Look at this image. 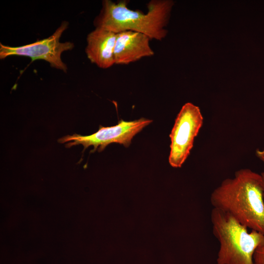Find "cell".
I'll return each mask as SVG.
<instances>
[{
    "label": "cell",
    "instance_id": "5",
    "mask_svg": "<svg viewBox=\"0 0 264 264\" xmlns=\"http://www.w3.org/2000/svg\"><path fill=\"white\" fill-rule=\"evenodd\" d=\"M152 122V120L145 118L130 121L121 120L115 126H100L97 132L91 135H68L59 139L58 141L60 143H67L66 145L67 148L81 144L85 149L92 146L93 149L91 152L96 150L99 152H102L108 145L112 143L128 147L133 137Z\"/></svg>",
    "mask_w": 264,
    "mask_h": 264
},
{
    "label": "cell",
    "instance_id": "11",
    "mask_svg": "<svg viewBox=\"0 0 264 264\" xmlns=\"http://www.w3.org/2000/svg\"><path fill=\"white\" fill-rule=\"evenodd\" d=\"M261 175L263 179V185H264V172L261 173Z\"/></svg>",
    "mask_w": 264,
    "mask_h": 264
},
{
    "label": "cell",
    "instance_id": "3",
    "mask_svg": "<svg viewBox=\"0 0 264 264\" xmlns=\"http://www.w3.org/2000/svg\"><path fill=\"white\" fill-rule=\"evenodd\" d=\"M213 233L220 242L217 264H254L256 249L264 242V234L248 231L229 214L216 208L211 213Z\"/></svg>",
    "mask_w": 264,
    "mask_h": 264
},
{
    "label": "cell",
    "instance_id": "6",
    "mask_svg": "<svg viewBox=\"0 0 264 264\" xmlns=\"http://www.w3.org/2000/svg\"><path fill=\"white\" fill-rule=\"evenodd\" d=\"M68 26V22L64 21L49 37L20 46L12 47L0 43V58L18 55L30 57L32 61L41 59L49 63L52 67L66 72L67 66L62 61L61 55L64 51L72 49L74 44L70 42H60V39Z\"/></svg>",
    "mask_w": 264,
    "mask_h": 264
},
{
    "label": "cell",
    "instance_id": "8",
    "mask_svg": "<svg viewBox=\"0 0 264 264\" xmlns=\"http://www.w3.org/2000/svg\"><path fill=\"white\" fill-rule=\"evenodd\" d=\"M116 33L96 27L87 37L85 51L88 59L99 67L106 69L115 64L114 50Z\"/></svg>",
    "mask_w": 264,
    "mask_h": 264
},
{
    "label": "cell",
    "instance_id": "1",
    "mask_svg": "<svg viewBox=\"0 0 264 264\" xmlns=\"http://www.w3.org/2000/svg\"><path fill=\"white\" fill-rule=\"evenodd\" d=\"M214 208L225 212L250 228L264 234L263 179L249 169L236 171L223 180L211 194Z\"/></svg>",
    "mask_w": 264,
    "mask_h": 264
},
{
    "label": "cell",
    "instance_id": "9",
    "mask_svg": "<svg viewBox=\"0 0 264 264\" xmlns=\"http://www.w3.org/2000/svg\"><path fill=\"white\" fill-rule=\"evenodd\" d=\"M253 262L254 264H264V242L256 249Z\"/></svg>",
    "mask_w": 264,
    "mask_h": 264
},
{
    "label": "cell",
    "instance_id": "2",
    "mask_svg": "<svg viewBox=\"0 0 264 264\" xmlns=\"http://www.w3.org/2000/svg\"><path fill=\"white\" fill-rule=\"evenodd\" d=\"M127 0L115 2L110 0L102 2V8L94 20L96 27H101L117 33L124 31L141 33L151 39L161 41L165 37V28L169 20L173 1L152 0L147 4L146 13L128 7Z\"/></svg>",
    "mask_w": 264,
    "mask_h": 264
},
{
    "label": "cell",
    "instance_id": "4",
    "mask_svg": "<svg viewBox=\"0 0 264 264\" xmlns=\"http://www.w3.org/2000/svg\"><path fill=\"white\" fill-rule=\"evenodd\" d=\"M203 123V117L199 107L191 103L182 106L170 134L169 163L172 167L179 168L184 163Z\"/></svg>",
    "mask_w": 264,
    "mask_h": 264
},
{
    "label": "cell",
    "instance_id": "7",
    "mask_svg": "<svg viewBox=\"0 0 264 264\" xmlns=\"http://www.w3.org/2000/svg\"><path fill=\"white\" fill-rule=\"evenodd\" d=\"M146 35L132 31L116 33L114 50L115 64L128 65L154 55Z\"/></svg>",
    "mask_w": 264,
    "mask_h": 264
},
{
    "label": "cell",
    "instance_id": "10",
    "mask_svg": "<svg viewBox=\"0 0 264 264\" xmlns=\"http://www.w3.org/2000/svg\"><path fill=\"white\" fill-rule=\"evenodd\" d=\"M255 154L256 156L264 164V148L262 149H257Z\"/></svg>",
    "mask_w": 264,
    "mask_h": 264
}]
</instances>
